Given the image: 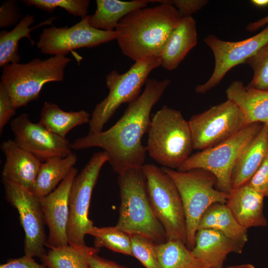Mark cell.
<instances>
[{"instance_id": "38", "label": "cell", "mask_w": 268, "mask_h": 268, "mask_svg": "<svg viewBox=\"0 0 268 268\" xmlns=\"http://www.w3.org/2000/svg\"><path fill=\"white\" fill-rule=\"evenodd\" d=\"M0 268H48L44 264L36 262L33 257L23 256L22 257L10 259L5 263L0 265Z\"/></svg>"}, {"instance_id": "41", "label": "cell", "mask_w": 268, "mask_h": 268, "mask_svg": "<svg viewBox=\"0 0 268 268\" xmlns=\"http://www.w3.org/2000/svg\"><path fill=\"white\" fill-rule=\"evenodd\" d=\"M251 2L255 6L263 8L268 6V0H252Z\"/></svg>"}, {"instance_id": "42", "label": "cell", "mask_w": 268, "mask_h": 268, "mask_svg": "<svg viewBox=\"0 0 268 268\" xmlns=\"http://www.w3.org/2000/svg\"><path fill=\"white\" fill-rule=\"evenodd\" d=\"M225 268H255V267L252 264H246L240 265L228 266Z\"/></svg>"}, {"instance_id": "5", "label": "cell", "mask_w": 268, "mask_h": 268, "mask_svg": "<svg viewBox=\"0 0 268 268\" xmlns=\"http://www.w3.org/2000/svg\"><path fill=\"white\" fill-rule=\"evenodd\" d=\"M162 169L172 179L180 193L186 220V246L192 250L202 215L213 203H225L229 194L216 188V178L207 170L180 171L164 167Z\"/></svg>"}, {"instance_id": "20", "label": "cell", "mask_w": 268, "mask_h": 268, "mask_svg": "<svg viewBox=\"0 0 268 268\" xmlns=\"http://www.w3.org/2000/svg\"><path fill=\"white\" fill-rule=\"evenodd\" d=\"M268 156V124H263L235 163L231 177L232 189L248 183Z\"/></svg>"}, {"instance_id": "34", "label": "cell", "mask_w": 268, "mask_h": 268, "mask_svg": "<svg viewBox=\"0 0 268 268\" xmlns=\"http://www.w3.org/2000/svg\"><path fill=\"white\" fill-rule=\"evenodd\" d=\"M21 17L18 2L15 0H6L0 8V27L16 25L20 21Z\"/></svg>"}, {"instance_id": "7", "label": "cell", "mask_w": 268, "mask_h": 268, "mask_svg": "<svg viewBox=\"0 0 268 268\" xmlns=\"http://www.w3.org/2000/svg\"><path fill=\"white\" fill-rule=\"evenodd\" d=\"M160 58L141 60L134 64L125 73L113 70L106 77L109 89L107 97L94 108L89 122L88 134L103 131V127L124 103H130L140 95L143 85L150 73L161 66Z\"/></svg>"}, {"instance_id": "16", "label": "cell", "mask_w": 268, "mask_h": 268, "mask_svg": "<svg viewBox=\"0 0 268 268\" xmlns=\"http://www.w3.org/2000/svg\"><path fill=\"white\" fill-rule=\"evenodd\" d=\"M73 168L57 188L39 199L45 223L49 229L46 246L51 249L68 244L67 227L69 218V195L73 180L77 174Z\"/></svg>"}, {"instance_id": "9", "label": "cell", "mask_w": 268, "mask_h": 268, "mask_svg": "<svg viewBox=\"0 0 268 268\" xmlns=\"http://www.w3.org/2000/svg\"><path fill=\"white\" fill-rule=\"evenodd\" d=\"M263 125L260 123L249 125L224 142L191 155L177 170H207L216 178V188L229 194L232 190L231 177L235 163L243 149L260 132Z\"/></svg>"}, {"instance_id": "30", "label": "cell", "mask_w": 268, "mask_h": 268, "mask_svg": "<svg viewBox=\"0 0 268 268\" xmlns=\"http://www.w3.org/2000/svg\"><path fill=\"white\" fill-rule=\"evenodd\" d=\"M89 235L94 237L96 248L105 247L114 252L132 256V236L116 226H94Z\"/></svg>"}, {"instance_id": "40", "label": "cell", "mask_w": 268, "mask_h": 268, "mask_svg": "<svg viewBox=\"0 0 268 268\" xmlns=\"http://www.w3.org/2000/svg\"><path fill=\"white\" fill-rule=\"evenodd\" d=\"M268 24V15L258 20L249 23L246 26V30L254 32Z\"/></svg>"}, {"instance_id": "2", "label": "cell", "mask_w": 268, "mask_h": 268, "mask_svg": "<svg viewBox=\"0 0 268 268\" xmlns=\"http://www.w3.org/2000/svg\"><path fill=\"white\" fill-rule=\"evenodd\" d=\"M153 7L137 9L124 17L115 29L124 55L134 62L160 58L182 17L170 0Z\"/></svg>"}, {"instance_id": "35", "label": "cell", "mask_w": 268, "mask_h": 268, "mask_svg": "<svg viewBox=\"0 0 268 268\" xmlns=\"http://www.w3.org/2000/svg\"><path fill=\"white\" fill-rule=\"evenodd\" d=\"M16 108L8 92L0 82V134L11 118L15 115Z\"/></svg>"}, {"instance_id": "33", "label": "cell", "mask_w": 268, "mask_h": 268, "mask_svg": "<svg viewBox=\"0 0 268 268\" xmlns=\"http://www.w3.org/2000/svg\"><path fill=\"white\" fill-rule=\"evenodd\" d=\"M132 256L145 268H161L156 253V244L140 235L131 237Z\"/></svg>"}, {"instance_id": "17", "label": "cell", "mask_w": 268, "mask_h": 268, "mask_svg": "<svg viewBox=\"0 0 268 268\" xmlns=\"http://www.w3.org/2000/svg\"><path fill=\"white\" fill-rule=\"evenodd\" d=\"M0 149L5 156L1 172L2 181L31 190L42 161L18 146L14 140L4 141Z\"/></svg>"}, {"instance_id": "12", "label": "cell", "mask_w": 268, "mask_h": 268, "mask_svg": "<svg viewBox=\"0 0 268 268\" xmlns=\"http://www.w3.org/2000/svg\"><path fill=\"white\" fill-rule=\"evenodd\" d=\"M256 35L239 41H226L210 34L204 39V43L213 52L215 66L209 79L204 83L197 85L195 90L203 94L216 87L226 74L233 67L254 55L268 43V24Z\"/></svg>"}, {"instance_id": "39", "label": "cell", "mask_w": 268, "mask_h": 268, "mask_svg": "<svg viewBox=\"0 0 268 268\" xmlns=\"http://www.w3.org/2000/svg\"><path fill=\"white\" fill-rule=\"evenodd\" d=\"M89 268H114V267L113 261L107 260L95 254L89 259Z\"/></svg>"}, {"instance_id": "21", "label": "cell", "mask_w": 268, "mask_h": 268, "mask_svg": "<svg viewBox=\"0 0 268 268\" xmlns=\"http://www.w3.org/2000/svg\"><path fill=\"white\" fill-rule=\"evenodd\" d=\"M227 99L234 103L243 114L247 126L260 123L268 124V91L245 86L233 81L226 90Z\"/></svg>"}, {"instance_id": "31", "label": "cell", "mask_w": 268, "mask_h": 268, "mask_svg": "<svg viewBox=\"0 0 268 268\" xmlns=\"http://www.w3.org/2000/svg\"><path fill=\"white\" fill-rule=\"evenodd\" d=\"M252 69L253 76L248 87L268 91V43L244 63Z\"/></svg>"}, {"instance_id": "27", "label": "cell", "mask_w": 268, "mask_h": 268, "mask_svg": "<svg viewBox=\"0 0 268 268\" xmlns=\"http://www.w3.org/2000/svg\"><path fill=\"white\" fill-rule=\"evenodd\" d=\"M91 115L85 110L66 112L56 104L45 101L41 111L39 122L52 133L66 138L73 128L89 123Z\"/></svg>"}, {"instance_id": "4", "label": "cell", "mask_w": 268, "mask_h": 268, "mask_svg": "<svg viewBox=\"0 0 268 268\" xmlns=\"http://www.w3.org/2000/svg\"><path fill=\"white\" fill-rule=\"evenodd\" d=\"M147 152L164 167L177 169L193 149L188 121L181 112L164 105L151 119Z\"/></svg>"}, {"instance_id": "29", "label": "cell", "mask_w": 268, "mask_h": 268, "mask_svg": "<svg viewBox=\"0 0 268 268\" xmlns=\"http://www.w3.org/2000/svg\"><path fill=\"white\" fill-rule=\"evenodd\" d=\"M161 268H205L209 267L196 258L186 244L179 240H168L156 244Z\"/></svg>"}, {"instance_id": "1", "label": "cell", "mask_w": 268, "mask_h": 268, "mask_svg": "<svg viewBox=\"0 0 268 268\" xmlns=\"http://www.w3.org/2000/svg\"><path fill=\"white\" fill-rule=\"evenodd\" d=\"M170 82L168 78L147 79L142 93L129 104L122 116L114 125L100 133L76 138L71 144L72 149L93 147L102 148L108 155V162L118 175L130 168L142 167L147 149L141 139L148 132L152 108Z\"/></svg>"}, {"instance_id": "26", "label": "cell", "mask_w": 268, "mask_h": 268, "mask_svg": "<svg viewBox=\"0 0 268 268\" xmlns=\"http://www.w3.org/2000/svg\"><path fill=\"white\" fill-rule=\"evenodd\" d=\"M56 18L52 17L40 23L38 25L30 28L35 22L33 15L28 14L23 17L11 31L2 30L0 32V67L13 63H19L20 56L18 53V42L23 38H27L34 44L31 32L36 28L45 25H51Z\"/></svg>"}, {"instance_id": "15", "label": "cell", "mask_w": 268, "mask_h": 268, "mask_svg": "<svg viewBox=\"0 0 268 268\" xmlns=\"http://www.w3.org/2000/svg\"><path fill=\"white\" fill-rule=\"evenodd\" d=\"M11 130L14 141L42 162L56 157H65L72 152L69 141L32 122L29 115L23 113L11 120Z\"/></svg>"}, {"instance_id": "3", "label": "cell", "mask_w": 268, "mask_h": 268, "mask_svg": "<svg viewBox=\"0 0 268 268\" xmlns=\"http://www.w3.org/2000/svg\"><path fill=\"white\" fill-rule=\"evenodd\" d=\"M121 203L115 225L132 235L143 236L156 244L167 241L165 230L150 204L142 167L130 168L119 174Z\"/></svg>"}, {"instance_id": "11", "label": "cell", "mask_w": 268, "mask_h": 268, "mask_svg": "<svg viewBox=\"0 0 268 268\" xmlns=\"http://www.w3.org/2000/svg\"><path fill=\"white\" fill-rule=\"evenodd\" d=\"M188 122L193 149L201 150L224 142L247 126L241 111L228 99L193 115Z\"/></svg>"}, {"instance_id": "19", "label": "cell", "mask_w": 268, "mask_h": 268, "mask_svg": "<svg viewBox=\"0 0 268 268\" xmlns=\"http://www.w3.org/2000/svg\"><path fill=\"white\" fill-rule=\"evenodd\" d=\"M264 198L247 183L233 189L225 203L238 223L247 230L268 225L264 214Z\"/></svg>"}, {"instance_id": "32", "label": "cell", "mask_w": 268, "mask_h": 268, "mask_svg": "<svg viewBox=\"0 0 268 268\" xmlns=\"http://www.w3.org/2000/svg\"><path fill=\"white\" fill-rule=\"evenodd\" d=\"M28 6H34L51 12L57 7L65 9L68 13L82 18L88 16V0H23L21 1Z\"/></svg>"}, {"instance_id": "13", "label": "cell", "mask_w": 268, "mask_h": 268, "mask_svg": "<svg viewBox=\"0 0 268 268\" xmlns=\"http://www.w3.org/2000/svg\"><path fill=\"white\" fill-rule=\"evenodd\" d=\"M2 183L5 199L19 213L25 233V255L42 259L46 253L44 247L47 238L39 198L31 190L6 181Z\"/></svg>"}, {"instance_id": "24", "label": "cell", "mask_w": 268, "mask_h": 268, "mask_svg": "<svg viewBox=\"0 0 268 268\" xmlns=\"http://www.w3.org/2000/svg\"><path fill=\"white\" fill-rule=\"evenodd\" d=\"M77 160L76 155L71 152L65 157H56L42 162L31 191L39 199L48 195L66 178Z\"/></svg>"}, {"instance_id": "22", "label": "cell", "mask_w": 268, "mask_h": 268, "mask_svg": "<svg viewBox=\"0 0 268 268\" xmlns=\"http://www.w3.org/2000/svg\"><path fill=\"white\" fill-rule=\"evenodd\" d=\"M196 21L192 16L182 17L169 38L160 57L161 65L175 69L198 42Z\"/></svg>"}, {"instance_id": "10", "label": "cell", "mask_w": 268, "mask_h": 268, "mask_svg": "<svg viewBox=\"0 0 268 268\" xmlns=\"http://www.w3.org/2000/svg\"><path fill=\"white\" fill-rule=\"evenodd\" d=\"M108 161L104 151L93 154L72 183L69 195V218L67 227L68 244L85 245L84 238L94 226L88 217V211L93 190L104 164Z\"/></svg>"}, {"instance_id": "14", "label": "cell", "mask_w": 268, "mask_h": 268, "mask_svg": "<svg viewBox=\"0 0 268 268\" xmlns=\"http://www.w3.org/2000/svg\"><path fill=\"white\" fill-rule=\"evenodd\" d=\"M116 39L115 31L97 29L88 22V15L70 27L52 26L43 30L37 47L43 54L66 56L73 50L91 48Z\"/></svg>"}, {"instance_id": "8", "label": "cell", "mask_w": 268, "mask_h": 268, "mask_svg": "<svg viewBox=\"0 0 268 268\" xmlns=\"http://www.w3.org/2000/svg\"><path fill=\"white\" fill-rule=\"evenodd\" d=\"M147 191L153 211L162 225L167 240L187 243V224L180 193L172 179L155 165L142 166Z\"/></svg>"}, {"instance_id": "6", "label": "cell", "mask_w": 268, "mask_h": 268, "mask_svg": "<svg viewBox=\"0 0 268 268\" xmlns=\"http://www.w3.org/2000/svg\"><path fill=\"white\" fill-rule=\"evenodd\" d=\"M70 59L57 55L46 60L35 58L25 63H13L3 67L1 81L15 107L26 106L38 99L48 82L63 81L65 68Z\"/></svg>"}, {"instance_id": "23", "label": "cell", "mask_w": 268, "mask_h": 268, "mask_svg": "<svg viewBox=\"0 0 268 268\" xmlns=\"http://www.w3.org/2000/svg\"><path fill=\"white\" fill-rule=\"evenodd\" d=\"M150 2H153V0H97L95 11L88 15V22L97 29L115 31L124 17L137 9L145 7Z\"/></svg>"}, {"instance_id": "28", "label": "cell", "mask_w": 268, "mask_h": 268, "mask_svg": "<svg viewBox=\"0 0 268 268\" xmlns=\"http://www.w3.org/2000/svg\"><path fill=\"white\" fill-rule=\"evenodd\" d=\"M99 250L94 246L68 244L49 249L41 260L48 268H89L90 258Z\"/></svg>"}, {"instance_id": "18", "label": "cell", "mask_w": 268, "mask_h": 268, "mask_svg": "<svg viewBox=\"0 0 268 268\" xmlns=\"http://www.w3.org/2000/svg\"><path fill=\"white\" fill-rule=\"evenodd\" d=\"M245 245L230 239L219 231L201 229L197 231L195 245L191 250L198 259L212 268H223L227 255L241 254Z\"/></svg>"}, {"instance_id": "36", "label": "cell", "mask_w": 268, "mask_h": 268, "mask_svg": "<svg viewBox=\"0 0 268 268\" xmlns=\"http://www.w3.org/2000/svg\"><path fill=\"white\" fill-rule=\"evenodd\" d=\"M248 183L264 197H268V156Z\"/></svg>"}, {"instance_id": "44", "label": "cell", "mask_w": 268, "mask_h": 268, "mask_svg": "<svg viewBox=\"0 0 268 268\" xmlns=\"http://www.w3.org/2000/svg\"><path fill=\"white\" fill-rule=\"evenodd\" d=\"M210 268V267H207V268Z\"/></svg>"}, {"instance_id": "25", "label": "cell", "mask_w": 268, "mask_h": 268, "mask_svg": "<svg viewBox=\"0 0 268 268\" xmlns=\"http://www.w3.org/2000/svg\"><path fill=\"white\" fill-rule=\"evenodd\" d=\"M201 229L219 231L244 245L248 239L247 230L238 223L226 203H215L206 209L200 219L198 230Z\"/></svg>"}, {"instance_id": "43", "label": "cell", "mask_w": 268, "mask_h": 268, "mask_svg": "<svg viewBox=\"0 0 268 268\" xmlns=\"http://www.w3.org/2000/svg\"><path fill=\"white\" fill-rule=\"evenodd\" d=\"M113 265H114V268H127L126 267L123 266H121L114 262H113Z\"/></svg>"}, {"instance_id": "37", "label": "cell", "mask_w": 268, "mask_h": 268, "mask_svg": "<svg viewBox=\"0 0 268 268\" xmlns=\"http://www.w3.org/2000/svg\"><path fill=\"white\" fill-rule=\"evenodd\" d=\"M170 1L182 17L192 16L193 14L201 9L208 2L207 0H173Z\"/></svg>"}]
</instances>
